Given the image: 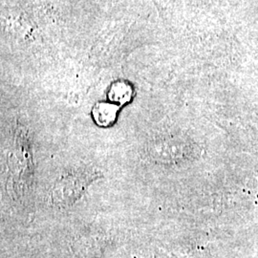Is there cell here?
Returning <instances> with one entry per match:
<instances>
[{
    "instance_id": "1",
    "label": "cell",
    "mask_w": 258,
    "mask_h": 258,
    "mask_svg": "<svg viewBox=\"0 0 258 258\" xmlns=\"http://www.w3.org/2000/svg\"><path fill=\"white\" fill-rule=\"evenodd\" d=\"M97 177L96 171L82 168L66 172L55 182L52 189V202L56 207L73 205Z\"/></svg>"
},
{
    "instance_id": "2",
    "label": "cell",
    "mask_w": 258,
    "mask_h": 258,
    "mask_svg": "<svg viewBox=\"0 0 258 258\" xmlns=\"http://www.w3.org/2000/svg\"><path fill=\"white\" fill-rule=\"evenodd\" d=\"M117 109L115 106L108 103H100L95 106L94 109V117L101 124H109L115 120Z\"/></svg>"
},
{
    "instance_id": "3",
    "label": "cell",
    "mask_w": 258,
    "mask_h": 258,
    "mask_svg": "<svg viewBox=\"0 0 258 258\" xmlns=\"http://www.w3.org/2000/svg\"><path fill=\"white\" fill-rule=\"evenodd\" d=\"M131 95V89L125 83H116L112 86L110 98L114 102H125Z\"/></svg>"
}]
</instances>
